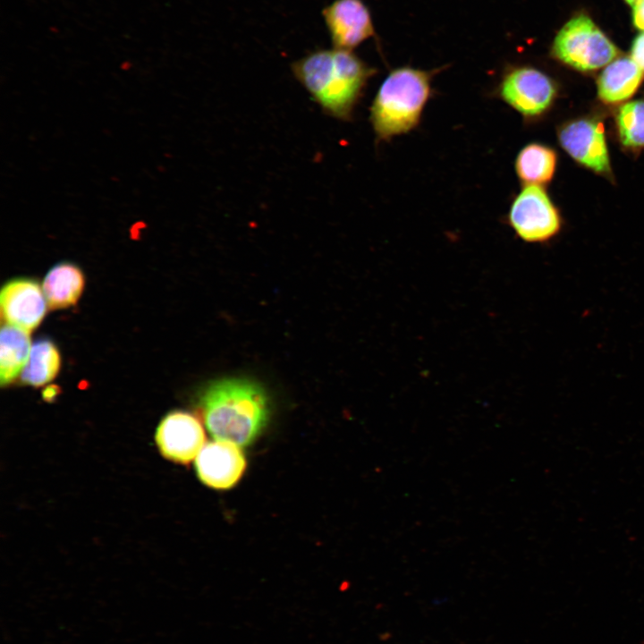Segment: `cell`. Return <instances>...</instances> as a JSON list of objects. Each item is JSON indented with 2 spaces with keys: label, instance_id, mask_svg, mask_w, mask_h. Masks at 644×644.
<instances>
[{
  "label": "cell",
  "instance_id": "3957f363",
  "mask_svg": "<svg viewBox=\"0 0 644 644\" xmlns=\"http://www.w3.org/2000/svg\"><path fill=\"white\" fill-rule=\"evenodd\" d=\"M436 71L402 66L388 73L369 106V119L377 142L390 141L419 126L433 94Z\"/></svg>",
  "mask_w": 644,
  "mask_h": 644
},
{
  "label": "cell",
  "instance_id": "ffe728a7",
  "mask_svg": "<svg viewBox=\"0 0 644 644\" xmlns=\"http://www.w3.org/2000/svg\"><path fill=\"white\" fill-rule=\"evenodd\" d=\"M57 393L58 387H56L55 386H50L45 389L43 393V398L46 401H52L54 398H55Z\"/></svg>",
  "mask_w": 644,
  "mask_h": 644
},
{
  "label": "cell",
  "instance_id": "e0dca14e",
  "mask_svg": "<svg viewBox=\"0 0 644 644\" xmlns=\"http://www.w3.org/2000/svg\"><path fill=\"white\" fill-rule=\"evenodd\" d=\"M617 126L622 142L625 146H644V101H632L623 105L617 114Z\"/></svg>",
  "mask_w": 644,
  "mask_h": 644
},
{
  "label": "cell",
  "instance_id": "52a82bcc",
  "mask_svg": "<svg viewBox=\"0 0 644 644\" xmlns=\"http://www.w3.org/2000/svg\"><path fill=\"white\" fill-rule=\"evenodd\" d=\"M334 48L353 50L375 36L368 6L362 0H334L322 10Z\"/></svg>",
  "mask_w": 644,
  "mask_h": 644
},
{
  "label": "cell",
  "instance_id": "7a4b0ae2",
  "mask_svg": "<svg viewBox=\"0 0 644 644\" xmlns=\"http://www.w3.org/2000/svg\"><path fill=\"white\" fill-rule=\"evenodd\" d=\"M205 424L216 440L239 446L251 443L265 427L268 402L254 382L231 378L212 383L201 394Z\"/></svg>",
  "mask_w": 644,
  "mask_h": 644
},
{
  "label": "cell",
  "instance_id": "7c38bea8",
  "mask_svg": "<svg viewBox=\"0 0 644 644\" xmlns=\"http://www.w3.org/2000/svg\"><path fill=\"white\" fill-rule=\"evenodd\" d=\"M43 292L51 309H61L77 304L85 287V276L76 265L62 262L46 275Z\"/></svg>",
  "mask_w": 644,
  "mask_h": 644
},
{
  "label": "cell",
  "instance_id": "277c9868",
  "mask_svg": "<svg viewBox=\"0 0 644 644\" xmlns=\"http://www.w3.org/2000/svg\"><path fill=\"white\" fill-rule=\"evenodd\" d=\"M554 55L580 71L600 68L610 63L617 49L606 35L584 14L571 19L558 32Z\"/></svg>",
  "mask_w": 644,
  "mask_h": 644
},
{
  "label": "cell",
  "instance_id": "6da1fadb",
  "mask_svg": "<svg viewBox=\"0 0 644 644\" xmlns=\"http://www.w3.org/2000/svg\"><path fill=\"white\" fill-rule=\"evenodd\" d=\"M291 69L323 113L351 122L364 89L377 70L352 50L318 49L294 61Z\"/></svg>",
  "mask_w": 644,
  "mask_h": 644
},
{
  "label": "cell",
  "instance_id": "9a60e30c",
  "mask_svg": "<svg viewBox=\"0 0 644 644\" xmlns=\"http://www.w3.org/2000/svg\"><path fill=\"white\" fill-rule=\"evenodd\" d=\"M556 165V155L550 148L530 143L517 154L514 168L519 180L525 185H542L551 180Z\"/></svg>",
  "mask_w": 644,
  "mask_h": 644
},
{
  "label": "cell",
  "instance_id": "4fadbf2b",
  "mask_svg": "<svg viewBox=\"0 0 644 644\" xmlns=\"http://www.w3.org/2000/svg\"><path fill=\"white\" fill-rule=\"evenodd\" d=\"M643 77L632 58H619L606 67L597 80L598 95L606 103L623 101L633 95Z\"/></svg>",
  "mask_w": 644,
  "mask_h": 644
},
{
  "label": "cell",
  "instance_id": "8fae6325",
  "mask_svg": "<svg viewBox=\"0 0 644 644\" xmlns=\"http://www.w3.org/2000/svg\"><path fill=\"white\" fill-rule=\"evenodd\" d=\"M562 147L578 162L597 173H609L610 163L601 123L580 119L559 131Z\"/></svg>",
  "mask_w": 644,
  "mask_h": 644
},
{
  "label": "cell",
  "instance_id": "9c48e42d",
  "mask_svg": "<svg viewBox=\"0 0 644 644\" xmlns=\"http://www.w3.org/2000/svg\"><path fill=\"white\" fill-rule=\"evenodd\" d=\"M0 304L2 319L29 333L39 326L47 306L40 285L30 278L8 281L1 290Z\"/></svg>",
  "mask_w": 644,
  "mask_h": 644
},
{
  "label": "cell",
  "instance_id": "5bb4252c",
  "mask_svg": "<svg viewBox=\"0 0 644 644\" xmlns=\"http://www.w3.org/2000/svg\"><path fill=\"white\" fill-rule=\"evenodd\" d=\"M0 337V383L4 386L22 372L32 345L29 332L8 324L2 326Z\"/></svg>",
  "mask_w": 644,
  "mask_h": 644
},
{
  "label": "cell",
  "instance_id": "30bf717a",
  "mask_svg": "<svg viewBox=\"0 0 644 644\" xmlns=\"http://www.w3.org/2000/svg\"><path fill=\"white\" fill-rule=\"evenodd\" d=\"M195 467L199 479L216 489H227L241 479L246 467L239 445L224 440L208 442L196 457Z\"/></svg>",
  "mask_w": 644,
  "mask_h": 644
},
{
  "label": "cell",
  "instance_id": "2e32d148",
  "mask_svg": "<svg viewBox=\"0 0 644 644\" xmlns=\"http://www.w3.org/2000/svg\"><path fill=\"white\" fill-rule=\"evenodd\" d=\"M61 368V355L56 345L40 339L31 346L30 357L21 375L23 384L41 386L53 380Z\"/></svg>",
  "mask_w": 644,
  "mask_h": 644
},
{
  "label": "cell",
  "instance_id": "ba28073f",
  "mask_svg": "<svg viewBox=\"0 0 644 644\" xmlns=\"http://www.w3.org/2000/svg\"><path fill=\"white\" fill-rule=\"evenodd\" d=\"M156 442L164 457L185 464L196 458L204 446L205 432L196 416L174 411L161 420Z\"/></svg>",
  "mask_w": 644,
  "mask_h": 644
},
{
  "label": "cell",
  "instance_id": "8992f818",
  "mask_svg": "<svg viewBox=\"0 0 644 644\" xmlns=\"http://www.w3.org/2000/svg\"><path fill=\"white\" fill-rule=\"evenodd\" d=\"M495 94L523 117L532 118L542 114L551 106L555 87L539 70L516 66L503 73Z\"/></svg>",
  "mask_w": 644,
  "mask_h": 644
},
{
  "label": "cell",
  "instance_id": "d6986e66",
  "mask_svg": "<svg viewBox=\"0 0 644 644\" xmlns=\"http://www.w3.org/2000/svg\"><path fill=\"white\" fill-rule=\"evenodd\" d=\"M633 22L637 28L644 30V0L634 6Z\"/></svg>",
  "mask_w": 644,
  "mask_h": 644
},
{
  "label": "cell",
  "instance_id": "ac0fdd59",
  "mask_svg": "<svg viewBox=\"0 0 644 644\" xmlns=\"http://www.w3.org/2000/svg\"><path fill=\"white\" fill-rule=\"evenodd\" d=\"M633 61L644 71V33L638 36L631 47Z\"/></svg>",
  "mask_w": 644,
  "mask_h": 644
},
{
  "label": "cell",
  "instance_id": "5b68a950",
  "mask_svg": "<svg viewBox=\"0 0 644 644\" xmlns=\"http://www.w3.org/2000/svg\"><path fill=\"white\" fill-rule=\"evenodd\" d=\"M515 235L528 243H545L561 229L557 209L538 185H525L513 199L506 216Z\"/></svg>",
  "mask_w": 644,
  "mask_h": 644
},
{
  "label": "cell",
  "instance_id": "44dd1931",
  "mask_svg": "<svg viewBox=\"0 0 644 644\" xmlns=\"http://www.w3.org/2000/svg\"><path fill=\"white\" fill-rule=\"evenodd\" d=\"M631 6H636L638 4H640L643 0H625Z\"/></svg>",
  "mask_w": 644,
  "mask_h": 644
}]
</instances>
